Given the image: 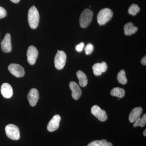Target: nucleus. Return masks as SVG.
Segmentation results:
<instances>
[{
  "label": "nucleus",
  "mask_w": 146,
  "mask_h": 146,
  "mask_svg": "<svg viewBox=\"0 0 146 146\" xmlns=\"http://www.w3.org/2000/svg\"><path fill=\"white\" fill-rule=\"evenodd\" d=\"M28 18L30 27L32 29L36 28L39 25V14L37 9L34 6L29 10Z\"/></svg>",
  "instance_id": "1"
},
{
  "label": "nucleus",
  "mask_w": 146,
  "mask_h": 146,
  "mask_svg": "<svg viewBox=\"0 0 146 146\" xmlns=\"http://www.w3.org/2000/svg\"><path fill=\"white\" fill-rule=\"evenodd\" d=\"M113 13L111 9L106 8L100 11L97 16L98 23L100 25H104L111 20Z\"/></svg>",
  "instance_id": "2"
},
{
  "label": "nucleus",
  "mask_w": 146,
  "mask_h": 146,
  "mask_svg": "<svg viewBox=\"0 0 146 146\" xmlns=\"http://www.w3.org/2000/svg\"><path fill=\"white\" fill-rule=\"evenodd\" d=\"M93 17V12L86 9L82 13L80 18V25L82 28H86L91 23Z\"/></svg>",
  "instance_id": "3"
},
{
  "label": "nucleus",
  "mask_w": 146,
  "mask_h": 146,
  "mask_svg": "<svg viewBox=\"0 0 146 146\" xmlns=\"http://www.w3.org/2000/svg\"><path fill=\"white\" fill-rule=\"evenodd\" d=\"M5 130L7 136L11 140L17 141L20 139V130L17 126L9 124L6 126Z\"/></svg>",
  "instance_id": "4"
},
{
  "label": "nucleus",
  "mask_w": 146,
  "mask_h": 146,
  "mask_svg": "<svg viewBox=\"0 0 146 146\" xmlns=\"http://www.w3.org/2000/svg\"><path fill=\"white\" fill-rule=\"evenodd\" d=\"M57 51L54 58V65L57 70H60L65 66L67 56L66 54L63 51L58 50Z\"/></svg>",
  "instance_id": "5"
},
{
  "label": "nucleus",
  "mask_w": 146,
  "mask_h": 146,
  "mask_svg": "<svg viewBox=\"0 0 146 146\" xmlns=\"http://www.w3.org/2000/svg\"><path fill=\"white\" fill-rule=\"evenodd\" d=\"M8 70L12 75L17 78L22 77L25 74V70L19 64L15 63L10 64L9 66Z\"/></svg>",
  "instance_id": "6"
},
{
  "label": "nucleus",
  "mask_w": 146,
  "mask_h": 146,
  "mask_svg": "<svg viewBox=\"0 0 146 146\" xmlns=\"http://www.w3.org/2000/svg\"><path fill=\"white\" fill-rule=\"evenodd\" d=\"M38 55V50L36 47L33 46H30L27 52V57L28 61L30 65H33L35 64Z\"/></svg>",
  "instance_id": "7"
},
{
  "label": "nucleus",
  "mask_w": 146,
  "mask_h": 146,
  "mask_svg": "<svg viewBox=\"0 0 146 146\" xmlns=\"http://www.w3.org/2000/svg\"><path fill=\"white\" fill-rule=\"evenodd\" d=\"M91 111L92 114L100 121H105L107 120L108 117L106 112L98 106H93L91 108Z\"/></svg>",
  "instance_id": "8"
},
{
  "label": "nucleus",
  "mask_w": 146,
  "mask_h": 146,
  "mask_svg": "<svg viewBox=\"0 0 146 146\" xmlns=\"http://www.w3.org/2000/svg\"><path fill=\"white\" fill-rule=\"evenodd\" d=\"M1 47L3 52H10L12 49L11 38L9 33H7L1 43Z\"/></svg>",
  "instance_id": "9"
},
{
  "label": "nucleus",
  "mask_w": 146,
  "mask_h": 146,
  "mask_svg": "<svg viewBox=\"0 0 146 146\" xmlns=\"http://www.w3.org/2000/svg\"><path fill=\"white\" fill-rule=\"evenodd\" d=\"M61 118L59 115H55L53 117L47 126V129L50 132L57 130L59 127Z\"/></svg>",
  "instance_id": "10"
},
{
  "label": "nucleus",
  "mask_w": 146,
  "mask_h": 146,
  "mask_svg": "<svg viewBox=\"0 0 146 146\" xmlns=\"http://www.w3.org/2000/svg\"><path fill=\"white\" fill-rule=\"evenodd\" d=\"M27 99L30 105L31 106H35L39 99V94L38 90L35 88L32 89L28 94Z\"/></svg>",
  "instance_id": "11"
},
{
  "label": "nucleus",
  "mask_w": 146,
  "mask_h": 146,
  "mask_svg": "<svg viewBox=\"0 0 146 146\" xmlns=\"http://www.w3.org/2000/svg\"><path fill=\"white\" fill-rule=\"evenodd\" d=\"M69 86L72 91V96L74 99L78 100L81 97L82 93L78 84L75 82L72 81L70 82Z\"/></svg>",
  "instance_id": "12"
},
{
  "label": "nucleus",
  "mask_w": 146,
  "mask_h": 146,
  "mask_svg": "<svg viewBox=\"0 0 146 146\" xmlns=\"http://www.w3.org/2000/svg\"><path fill=\"white\" fill-rule=\"evenodd\" d=\"M1 91L3 96L5 98H9L13 96V89L9 84H3L1 86Z\"/></svg>",
  "instance_id": "13"
},
{
  "label": "nucleus",
  "mask_w": 146,
  "mask_h": 146,
  "mask_svg": "<svg viewBox=\"0 0 146 146\" xmlns=\"http://www.w3.org/2000/svg\"><path fill=\"white\" fill-rule=\"evenodd\" d=\"M107 68V64L104 62L94 64L93 66L94 75L96 76L101 75L102 73L106 72Z\"/></svg>",
  "instance_id": "14"
},
{
  "label": "nucleus",
  "mask_w": 146,
  "mask_h": 146,
  "mask_svg": "<svg viewBox=\"0 0 146 146\" xmlns=\"http://www.w3.org/2000/svg\"><path fill=\"white\" fill-rule=\"evenodd\" d=\"M143 112V109L141 107H136L131 110L129 115V121L131 123H134L141 117V115Z\"/></svg>",
  "instance_id": "15"
},
{
  "label": "nucleus",
  "mask_w": 146,
  "mask_h": 146,
  "mask_svg": "<svg viewBox=\"0 0 146 146\" xmlns=\"http://www.w3.org/2000/svg\"><path fill=\"white\" fill-rule=\"evenodd\" d=\"M76 75L79 80L80 85L82 87H85L88 83V79L86 75L82 71H78L77 72Z\"/></svg>",
  "instance_id": "16"
},
{
  "label": "nucleus",
  "mask_w": 146,
  "mask_h": 146,
  "mask_svg": "<svg viewBox=\"0 0 146 146\" xmlns=\"http://www.w3.org/2000/svg\"><path fill=\"white\" fill-rule=\"evenodd\" d=\"M124 29L125 35H130L134 34L138 31V28L137 27H134L132 23H129L125 25Z\"/></svg>",
  "instance_id": "17"
},
{
  "label": "nucleus",
  "mask_w": 146,
  "mask_h": 146,
  "mask_svg": "<svg viewBox=\"0 0 146 146\" xmlns=\"http://www.w3.org/2000/svg\"><path fill=\"white\" fill-rule=\"evenodd\" d=\"M110 94L113 96L121 98L125 95V91L124 89L119 87H115L111 90Z\"/></svg>",
  "instance_id": "18"
},
{
  "label": "nucleus",
  "mask_w": 146,
  "mask_h": 146,
  "mask_svg": "<svg viewBox=\"0 0 146 146\" xmlns=\"http://www.w3.org/2000/svg\"><path fill=\"white\" fill-rule=\"evenodd\" d=\"M87 146H112L110 142H108L106 140H97L90 143Z\"/></svg>",
  "instance_id": "19"
},
{
  "label": "nucleus",
  "mask_w": 146,
  "mask_h": 146,
  "mask_svg": "<svg viewBox=\"0 0 146 146\" xmlns=\"http://www.w3.org/2000/svg\"><path fill=\"white\" fill-rule=\"evenodd\" d=\"M117 79L118 82L122 84H125L127 82V79L125 75V72L124 70H121L118 73Z\"/></svg>",
  "instance_id": "20"
},
{
  "label": "nucleus",
  "mask_w": 146,
  "mask_h": 146,
  "mask_svg": "<svg viewBox=\"0 0 146 146\" xmlns=\"http://www.w3.org/2000/svg\"><path fill=\"white\" fill-rule=\"evenodd\" d=\"M146 123V115L144 114L142 118L140 117L138 120H136L133 124V127H136L138 126L143 127L145 125Z\"/></svg>",
  "instance_id": "21"
},
{
  "label": "nucleus",
  "mask_w": 146,
  "mask_h": 146,
  "mask_svg": "<svg viewBox=\"0 0 146 146\" xmlns=\"http://www.w3.org/2000/svg\"><path fill=\"white\" fill-rule=\"evenodd\" d=\"M140 10V7H138V5L133 4L130 6V7L129 8L128 12L130 15L135 16L138 12H139Z\"/></svg>",
  "instance_id": "22"
},
{
  "label": "nucleus",
  "mask_w": 146,
  "mask_h": 146,
  "mask_svg": "<svg viewBox=\"0 0 146 146\" xmlns=\"http://www.w3.org/2000/svg\"><path fill=\"white\" fill-rule=\"evenodd\" d=\"M94 47L93 44H89L86 45L85 48V54L86 55L91 54L94 50Z\"/></svg>",
  "instance_id": "23"
},
{
  "label": "nucleus",
  "mask_w": 146,
  "mask_h": 146,
  "mask_svg": "<svg viewBox=\"0 0 146 146\" xmlns=\"http://www.w3.org/2000/svg\"><path fill=\"white\" fill-rule=\"evenodd\" d=\"M7 13L5 9L0 6V19L5 18L7 16Z\"/></svg>",
  "instance_id": "24"
},
{
  "label": "nucleus",
  "mask_w": 146,
  "mask_h": 146,
  "mask_svg": "<svg viewBox=\"0 0 146 146\" xmlns=\"http://www.w3.org/2000/svg\"><path fill=\"white\" fill-rule=\"evenodd\" d=\"M84 45V43L81 42L76 46V50L78 52H80L83 50Z\"/></svg>",
  "instance_id": "25"
},
{
  "label": "nucleus",
  "mask_w": 146,
  "mask_h": 146,
  "mask_svg": "<svg viewBox=\"0 0 146 146\" xmlns=\"http://www.w3.org/2000/svg\"><path fill=\"white\" fill-rule=\"evenodd\" d=\"M141 63L143 64V65H146V57L145 56V57L143 58L141 60Z\"/></svg>",
  "instance_id": "26"
},
{
  "label": "nucleus",
  "mask_w": 146,
  "mask_h": 146,
  "mask_svg": "<svg viewBox=\"0 0 146 146\" xmlns=\"http://www.w3.org/2000/svg\"><path fill=\"white\" fill-rule=\"evenodd\" d=\"M10 1L13 3H17L19 2L20 0H10Z\"/></svg>",
  "instance_id": "27"
},
{
  "label": "nucleus",
  "mask_w": 146,
  "mask_h": 146,
  "mask_svg": "<svg viewBox=\"0 0 146 146\" xmlns=\"http://www.w3.org/2000/svg\"><path fill=\"white\" fill-rule=\"evenodd\" d=\"M143 135L145 136H146V130L145 129V131H143Z\"/></svg>",
  "instance_id": "28"
}]
</instances>
